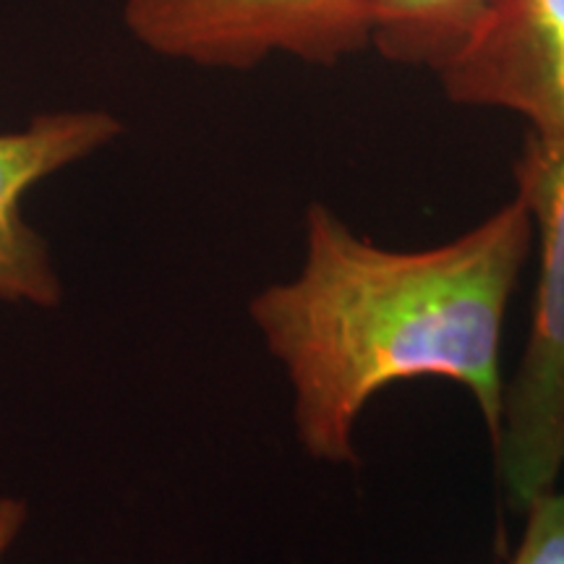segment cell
I'll return each mask as SVG.
<instances>
[{
    "label": "cell",
    "mask_w": 564,
    "mask_h": 564,
    "mask_svg": "<svg viewBox=\"0 0 564 564\" xmlns=\"http://www.w3.org/2000/svg\"><path fill=\"white\" fill-rule=\"evenodd\" d=\"M434 76L449 102L564 137V0H484Z\"/></svg>",
    "instance_id": "obj_4"
},
{
    "label": "cell",
    "mask_w": 564,
    "mask_h": 564,
    "mask_svg": "<svg viewBox=\"0 0 564 564\" xmlns=\"http://www.w3.org/2000/svg\"><path fill=\"white\" fill-rule=\"evenodd\" d=\"M484 0H382L371 51L405 68L434 70L455 51Z\"/></svg>",
    "instance_id": "obj_6"
},
{
    "label": "cell",
    "mask_w": 564,
    "mask_h": 564,
    "mask_svg": "<svg viewBox=\"0 0 564 564\" xmlns=\"http://www.w3.org/2000/svg\"><path fill=\"white\" fill-rule=\"evenodd\" d=\"M514 196L541 238L531 333L505 384L494 442L499 481L518 512L556 489L564 468V137L528 131L512 165Z\"/></svg>",
    "instance_id": "obj_2"
},
{
    "label": "cell",
    "mask_w": 564,
    "mask_h": 564,
    "mask_svg": "<svg viewBox=\"0 0 564 564\" xmlns=\"http://www.w3.org/2000/svg\"><path fill=\"white\" fill-rule=\"evenodd\" d=\"M382 0H121L123 24L160 58L251 70L270 58L308 66L369 51Z\"/></svg>",
    "instance_id": "obj_3"
},
{
    "label": "cell",
    "mask_w": 564,
    "mask_h": 564,
    "mask_svg": "<svg viewBox=\"0 0 564 564\" xmlns=\"http://www.w3.org/2000/svg\"><path fill=\"white\" fill-rule=\"evenodd\" d=\"M523 514V539L510 564H564V491L541 494Z\"/></svg>",
    "instance_id": "obj_7"
},
{
    "label": "cell",
    "mask_w": 564,
    "mask_h": 564,
    "mask_svg": "<svg viewBox=\"0 0 564 564\" xmlns=\"http://www.w3.org/2000/svg\"><path fill=\"white\" fill-rule=\"evenodd\" d=\"M299 278L249 303L251 322L293 387L308 455L358 465L352 432L373 394L432 377L476 400L491 444L502 426L505 316L533 249V217L514 196L453 241L394 251L356 236L312 202Z\"/></svg>",
    "instance_id": "obj_1"
},
{
    "label": "cell",
    "mask_w": 564,
    "mask_h": 564,
    "mask_svg": "<svg viewBox=\"0 0 564 564\" xmlns=\"http://www.w3.org/2000/svg\"><path fill=\"white\" fill-rule=\"evenodd\" d=\"M24 520H26L24 502H19V499H11V497L0 499V564H3L11 544L17 541L21 528H24Z\"/></svg>",
    "instance_id": "obj_8"
},
{
    "label": "cell",
    "mask_w": 564,
    "mask_h": 564,
    "mask_svg": "<svg viewBox=\"0 0 564 564\" xmlns=\"http://www.w3.org/2000/svg\"><path fill=\"white\" fill-rule=\"evenodd\" d=\"M121 131L105 110H55L0 133V301L58 306L63 288L51 251L24 220L21 202L34 183L102 150Z\"/></svg>",
    "instance_id": "obj_5"
}]
</instances>
